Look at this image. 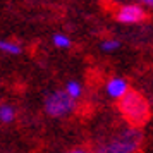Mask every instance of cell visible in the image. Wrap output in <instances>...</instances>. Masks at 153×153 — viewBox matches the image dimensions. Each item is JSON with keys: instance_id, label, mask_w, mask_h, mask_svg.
I'll return each mask as SVG.
<instances>
[{"instance_id": "obj_5", "label": "cell", "mask_w": 153, "mask_h": 153, "mask_svg": "<svg viewBox=\"0 0 153 153\" xmlns=\"http://www.w3.org/2000/svg\"><path fill=\"white\" fill-rule=\"evenodd\" d=\"M129 90H131V84L122 76H112L105 83V93H107V97L112 98V100H117V102L122 97H126L129 93Z\"/></svg>"}, {"instance_id": "obj_10", "label": "cell", "mask_w": 153, "mask_h": 153, "mask_svg": "<svg viewBox=\"0 0 153 153\" xmlns=\"http://www.w3.org/2000/svg\"><path fill=\"white\" fill-rule=\"evenodd\" d=\"M119 48H120V42L117 38H105V40L100 42V50L105 52V53H114Z\"/></svg>"}, {"instance_id": "obj_9", "label": "cell", "mask_w": 153, "mask_h": 153, "mask_svg": "<svg viewBox=\"0 0 153 153\" xmlns=\"http://www.w3.org/2000/svg\"><path fill=\"white\" fill-rule=\"evenodd\" d=\"M52 43H53L55 48H60V50H69L72 47V40L65 33H55L52 36Z\"/></svg>"}, {"instance_id": "obj_1", "label": "cell", "mask_w": 153, "mask_h": 153, "mask_svg": "<svg viewBox=\"0 0 153 153\" xmlns=\"http://www.w3.org/2000/svg\"><path fill=\"white\" fill-rule=\"evenodd\" d=\"M143 145V132L139 127H124L105 138L97 146L95 153H138Z\"/></svg>"}, {"instance_id": "obj_12", "label": "cell", "mask_w": 153, "mask_h": 153, "mask_svg": "<svg viewBox=\"0 0 153 153\" xmlns=\"http://www.w3.org/2000/svg\"><path fill=\"white\" fill-rule=\"evenodd\" d=\"M67 153H91V152L86 150V148H74V150H69Z\"/></svg>"}, {"instance_id": "obj_6", "label": "cell", "mask_w": 153, "mask_h": 153, "mask_svg": "<svg viewBox=\"0 0 153 153\" xmlns=\"http://www.w3.org/2000/svg\"><path fill=\"white\" fill-rule=\"evenodd\" d=\"M0 52L5 53V55L16 57L22 53V45L21 43L14 42V40H5V38H0Z\"/></svg>"}, {"instance_id": "obj_4", "label": "cell", "mask_w": 153, "mask_h": 153, "mask_svg": "<svg viewBox=\"0 0 153 153\" xmlns=\"http://www.w3.org/2000/svg\"><path fill=\"white\" fill-rule=\"evenodd\" d=\"M146 7H143L138 2H126V4H120L117 9H115V21L120 22V24H139L146 19Z\"/></svg>"}, {"instance_id": "obj_11", "label": "cell", "mask_w": 153, "mask_h": 153, "mask_svg": "<svg viewBox=\"0 0 153 153\" xmlns=\"http://www.w3.org/2000/svg\"><path fill=\"white\" fill-rule=\"evenodd\" d=\"M134 2L141 4V5L146 7V9H153V0H134Z\"/></svg>"}, {"instance_id": "obj_8", "label": "cell", "mask_w": 153, "mask_h": 153, "mask_svg": "<svg viewBox=\"0 0 153 153\" xmlns=\"http://www.w3.org/2000/svg\"><path fill=\"white\" fill-rule=\"evenodd\" d=\"M64 91L69 95L72 100H79V98L83 97V93H84V88H83V84L79 83L77 79H69L67 83H65V86H64Z\"/></svg>"}, {"instance_id": "obj_7", "label": "cell", "mask_w": 153, "mask_h": 153, "mask_svg": "<svg viewBox=\"0 0 153 153\" xmlns=\"http://www.w3.org/2000/svg\"><path fill=\"white\" fill-rule=\"evenodd\" d=\"M17 117V110L12 103H0V122L2 124H12Z\"/></svg>"}, {"instance_id": "obj_2", "label": "cell", "mask_w": 153, "mask_h": 153, "mask_svg": "<svg viewBox=\"0 0 153 153\" xmlns=\"http://www.w3.org/2000/svg\"><path fill=\"white\" fill-rule=\"evenodd\" d=\"M117 108L120 112V115L124 117V120L132 127L145 126L152 117V108H150L146 97L132 88L126 97H122L117 102Z\"/></svg>"}, {"instance_id": "obj_3", "label": "cell", "mask_w": 153, "mask_h": 153, "mask_svg": "<svg viewBox=\"0 0 153 153\" xmlns=\"http://www.w3.org/2000/svg\"><path fill=\"white\" fill-rule=\"evenodd\" d=\"M76 100L64 90H52L43 98V112L52 119H65L76 112Z\"/></svg>"}]
</instances>
